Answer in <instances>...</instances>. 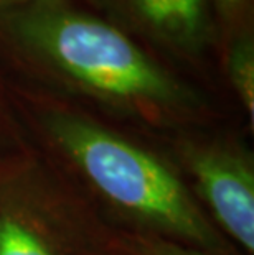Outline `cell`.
Returning <instances> with one entry per match:
<instances>
[{"label": "cell", "instance_id": "3", "mask_svg": "<svg viewBox=\"0 0 254 255\" xmlns=\"http://www.w3.org/2000/svg\"><path fill=\"white\" fill-rule=\"evenodd\" d=\"M188 165L220 226L253 254L254 178L250 166L223 150H190Z\"/></svg>", "mask_w": 254, "mask_h": 255}, {"label": "cell", "instance_id": "7", "mask_svg": "<svg viewBox=\"0 0 254 255\" xmlns=\"http://www.w3.org/2000/svg\"><path fill=\"white\" fill-rule=\"evenodd\" d=\"M140 255H207L203 251L178 246L162 239H142L137 242Z\"/></svg>", "mask_w": 254, "mask_h": 255}, {"label": "cell", "instance_id": "2", "mask_svg": "<svg viewBox=\"0 0 254 255\" xmlns=\"http://www.w3.org/2000/svg\"><path fill=\"white\" fill-rule=\"evenodd\" d=\"M50 128L61 148L112 203L190 241L203 252L228 247L193 203L182 181L139 146L73 116H56Z\"/></svg>", "mask_w": 254, "mask_h": 255}, {"label": "cell", "instance_id": "8", "mask_svg": "<svg viewBox=\"0 0 254 255\" xmlns=\"http://www.w3.org/2000/svg\"><path fill=\"white\" fill-rule=\"evenodd\" d=\"M220 15L225 18H235L245 8L248 0H212Z\"/></svg>", "mask_w": 254, "mask_h": 255}, {"label": "cell", "instance_id": "6", "mask_svg": "<svg viewBox=\"0 0 254 255\" xmlns=\"http://www.w3.org/2000/svg\"><path fill=\"white\" fill-rule=\"evenodd\" d=\"M0 255H55L45 241L21 221L0 216Z\"/></svg>", "mask_w": 254, "mask_h": 255}, {"label": "cell", "instance_id": "9", "mask_svg": "<svg viewBox=\"0 0 254 255\" xmlns=\"http://www.w3.org/2000/svg\"><path fill=\"white\" fill-rule=\"evenodd\" d=\"M2 2H8V0H0V3H2ZM10 2H13V0H10Z\"/></svg>", "mask_w": 254, "mask_h": 255}, {"label": "cell", "instance_id": "4", "mask_svg": "<svg viewBox=\"0 0 254 255\" xmlns=\"http://www.w3.org/2000/svg\"><path fill=\"white\" fill-rule=\"evenodd\" d=\"M136 15L159 36L195 46L207 33V0H129Z\"/></svg>", "mask_w": 254, "mask_h": 255}, {"label": "cell", "instance_id": "5", "mask_svg": "<svg viewBox=\"0 0 254 255\" xmlns=\"http://www.w3.org/2000/svg\"><path fill=\"white\" fill-rule=\"evenodd\" d=\"M230 76L236 92L241 97L245 109L250 114L251 124L254 122V46L248 35L233 43L230 51Z\"/></svg>", "mask_w": 254, "mask_h": 255}, {"label": "cell", "instance_id": "1", "mask_svg": "<svg viewBox=\"0 0 254 255\" xmlns=\"http://www.w3.org/2000/svg\"><path fill=\"white\" fill-rule=\"evenodd\" d=\"M23 46L74 83L106 99L172 106L185 92L131 38L64 0H26L5 13Z\"/></svg>", "mask_w": 254, "mask_h": 255}]
</instances>
